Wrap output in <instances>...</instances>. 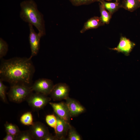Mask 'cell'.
<instances>
[{"label":"cell","mask_w":140,"mask_h":140,"mask_svg":"<svg viewBox=\"0 0 140 140\" xmlns=\"http://www.w3.org/2000/svg\"><path fill=\"white\" fill-rule=\"evenodd\" d=\"M45 121L47 124L55 130L57 123V120L55 115L49 114L46 116Z\"/></svg>","instance_id":"21"},{"label":"cell","mask_w":140,"mask_h":140,"mask_svg":"<svg viewBox=\"0 0 140 140\" xmlns=\"http://www.w3.org/2000/svg\"><path fill=\"white\" fill-rule=\"evenodd\" d=\"M104 0L106 1H107L109 2V1H111L112 0Z\"/></svg>","instance_id":"27"},{"label":"cell","mask_w":140,"mask_h":140,"mask_svg":"<svg viewBox=\"0 0 140 140\" xmlns=\"http://www.w3.org/2000/svg\"><path fill=\"white\" fill-rule=\"evenodd\" d=\"M99 3L100 11L101 14L100 17V19L103 23L105 24H108L110 22L112 15L106 10L103 4L101 2Z\"/></svg>","instance_id":"16"},{"label":"cell","mask_w":140,"mask_h":140,"mask_svg":"<svg viewBox=\"0 0 140 140\" xmlns=\"http://www.w3.org/2000/svg\"><path fill=\"white\" fill-rule=\"evenodd\" d=\"M105 8L112 16L118 9L121 8V3L120 1H115L114 2H108L103 0H101Z\"/></svg>","instance_id":"15"},{"label":"cell","mask_w":140,"mask_h":140,"mask_svg":"<svg viewBox=\"0 0 140 140\" xmlns=\"http://www.w3.org/2000/svg\"><path fill=\"white\" fill-rule=\"evenodd\" d=\"M29 29V41L31 51V55L30 57L32 58L37 55L40 47V41L42 36L39 33H37L34 30L33 25L28 24Z\"/></svg>","instance_id":"7"},{"label":"cell","mask_w":140,"mask_h":140,"mask_svg":"<svg viewBox=\"0 0 140 140\" xmlns=\"http://www.w3.org/2000/svg\"><path fill=\"white\" fill-rule=\"evenodd\" d=\"M101 0H69L72 4L75 6L88 5L94 2H99Z\"/></svg>","instance_id":"23"},{"label":"cell","mask_w":140,"mask_h":140,"mask_svg":"<svg viewBox=\"0 0 140 140\" xmlns=\"http://www.w3.org/2000/svg\"><path fill=\"white\" fill-rule=\"evenodd\" d=\"M135 45V44L129 39L125 37L122 36L117 46L115 48L109 49L119 53H122L127 56L129 55Z\"/></svg>","instance_id":"10"},{"label":"cell","mask_w":140,"mask_h":140,"mask_svg":"<svg viewBox=\"0 0 140 140\" xmlns=\"http://www.w3.org/2000/svg\"><path fill=\"white\" fill-rule=\"evenodd\" d=\"M33 117L31 112L28 111L23 114L21 116L20 121L21 123L26 125H31L33 124Z\"/></svg>","instance_id":"18"},{"label":"cell","mask_w":140,"mask_h":140,"mask_svg":"<svg viewBox=\"0 0 140 140\" xmlns=\"http://www.w3.org/2000/svg\"><path fill=\"white\" fill-rule=\"evenodd\" d=\"M34 139L42 140L49 133L48 128L39 122H34L29 129Z\"/></svg>","instance_id":"8"},{"label":"cell","mask_w":140,"mask_h":140,"mask_svg":"<svg viewBox=\"0 0 140 140\" xmlns=\"http://www.w3.org/2000/svg\"><path fill=\"white\" fill-rule=\"evenodd\" d=\"M4 127L6 133L13 135L16 137L20 131L19 128L16 125L8 122H6L4 124Z\"/></svg>","instance_id":"17"},{"label":"cell","mask_w":140,"mask_h":140,"mask_svg":"<svg viewBox=\"0 0 140 140\" xmlns=\"http://www.w3.org/2000/svg\"><path fill=\"white\" fill-rule=\"evenodd\" d=\"M69 86L66 83H60L54 86L50 94L51 98L54 101L66 100L69 97Z\"/></svg>","instance_id":"6"},{"label":"cell","mask_w":140,"mask_h":140,"mask_svg":"<svg viewBox=\"0 0 140 140\" xmlns=\"http://www.w3.org/2000/svg\"><path fill=\"white\" fill-rule=\"evenodd\" d=\"M65 100L71 117L78 116L85 111V107L74 99L68 97Z\"/></svg>","instance_id":"11"},{"label":"cell","mask_w":140,"mask_h":140,"mask_svg":"<svg viewBox=\"0 0 140 140\" xmlns=\"http://www.w3.org/2000/svg\"><path fill=\"white\" fill-rule=\"evenodd\" d=\"M3 81L0 79V97L2 101L4 102H6V96L7 87L3 83Z\"/></svg>","instance_id":"24"},{"label":"cell","mask_w":140,"mask_h":140,"mask_svg":"<svg viewBox=\"0 0 140 140\" xmlns=\"http://www.w3.org/2000/svg\"><path fill=\"white\" fill-rule=\"evenodd\" d=\"M8 50L7 43L2 38H0V58L2 59L6 54Z\"/></svg>","instance_id":"22"},{"label":"cell","mask_w":140,"mask_h":140,"mask_svg":"<svg viewBox=\"0 0 140 140\" xmlns=\"http://www.w3.org/2000/svg\"><path fill=\"white\" fill-rule=\"evenodd\" d=\"M3 140H16V137L10 134L6 133L5 137L3 139Z\"/></svg>","instance_id":"26"},{"label":"cell","mask_w":140,"mask_h":140,"mask_svg":"<svg viewBox=\"0 0 140 140\" xmlns=\"http://www.w3.org/2000/svg\"><path fill=\"white\" fill-rule=\"evenodd\" d=\"M121 6L130 12H133L140 7V0H123Z\"/></svg>","instance_id":"14"},{"label":"cell","mask_w":140,"mask_h":140,"mask_svg":"<svg viewBox=\"0 0 140 140\" xmlns=\"http://www.w3.org/2000/svg\"><path fill=\"white\" fill-rule=\"evenodd\" d=\"M104 25L100 17L94 16L89 19L85 23L80 32L82 33L88 30L96 29Z\"/></svg>","instance_id":"13"},{"label":"cell","mask_w":140,"mask_h":140,"mask_svg":"<svg viewBox=\"0 0 140 140\" xmlns=\"http://www.w3.org/2000/svg\"><path fill=\"white\" fill-rule=\"evenodd\" d=\"M32 92L31 86L24 84H16L11 85L7 95L10 101L20 103L26 100Z\"/></svg>","instance_id":"3"},{"label":"cell","mask_w":140,"mask_h":140,"mask_svg":"<svg viewBox=\"0 0 140 140\" xmlns=\"http://www.w3.org/2000/svg\"><path fill=\"white\" fill-rule=\"evenodd\" d=\"M51 100V98L47 95L35 92L32 93L26 101L33 109L38 111L43 109Z\"/></svg>","instance_id":"4"},{"label":"cell","mask_w":140,"mask_h":140,"mask_svg":"<svg viewBox=\"0 0 140 140\" xmlns=\"http://www.w3.org/2000/svg\"><path fill=\"white\" fill-rule=\"evenodd\" d=\"M19 16L25 22L34 26L42 37L46 34L45 21L43 14L38 10L37 5L33 0H26L20 3Z\"/></svg>","instance_id":"2"},{"label":"cell","mask_w":140,"mask_h":140,"mask_svg":"<svg viewBox=\"0 0 140 140\" xmlns=\"http://www.w3.org/2000/svg\"><path fill=\"white\" fill-rule=\"evenodd\" d=\"M34 139L29 130L19 132L16 137V140H32Z\"/></svg>","instance_id":"20"},{"label":"cell","mask_w":140,"mask_h":140,"mask_svg":"<svg viewBox=\"0 0 140 140\" xmlns=\"http://www.w3.org/2000/svg\"><path fill=\"white\" fill-rule=\"evenodd\" d=\"M55 114L67 122L69 123L71 117L66 102L58 103L50 102Z\"/></svg>","instance_id":"9"},{"label":"cell","mask_w":140,"mask_h":140,"mask_svg":"<svg viewBox=\"0 0 140 140\" xmlns=\"http://www.w3.org/2000/svg\"><path fill=\"white\" fill-rule=\"evenodd\" d=\"M54 86L52 80L41 78L36 80L31 87L33 91L47 96L50 94Z\"/></svg>","instance_id":"5"},{"label":"cell","mask_w":140,"mask_h":140,"mask_svg":"<svg viewBox=\"0 0 140 140\" xmlns=\"http://www.w3.org/2000/svg\"><path fill=\"white\" fill-rule=\"evenodd\" d=\"M68 140H81L82 138L80 135L76 130L74 127L70 124L68 132Z\"/></svg>","instance_id":"19"},{"label":"cell","mask_w":140,"mask_h":140,"mask_svg":"<svg viewBox=\"0 0 140 140\" xmlns=\"http://www.w3.org/2000/svg\"><path fill=\"white\" fill-rule=\"evenodd\" d=\"M58 140L55 136H53L52 134L49 133L42 140Z\"/></svg>","instance_id":"25"},{"label":"cell","mask_w":140,"mask_h":140,"mask_svg":"<svg viewBox=\"0 0 140 140\" xmlns=\"http://www.w3.org/2000/svg\"><path fill=\"white\" fill-rule=\"evenodd\" d=\"M115 1H120V0H115Z\"/></svg>","instance_id":"28"},{"label":"cell","mask_w":140,"mask_h":140,"mask_svg":"<svg viewBox=\"0 0 140 140\" xmlns=\"http://www.w3.org/2000/svg\"><path fill=\"white\" fill-rule=\"evenodd\" d=\"M33 64L30 57H15L2 61L0 76L3 81L11 85L30 83L34 72Z\"/></svg>","instance_id":"1"},{"label":"cell","mask_w":140,"mask_h":140,"mask_svg":"<svg viewBox=\"0 0 140 140\" xmlns=\"http://www.w3.org/2000/svg\"><path fill=\"white\" fill-rule=\"evenodd\" d=\"M55 115L57 120V126L54 131L55 136L58 140H65L68 134L70 123Z\"/></svg>","instance_id":"12"}]
</instances>
